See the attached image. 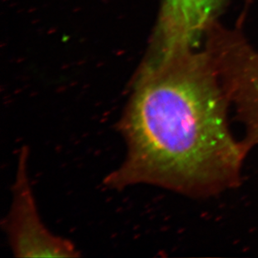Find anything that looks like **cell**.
<instances>
[{
    "label": "cell",
    "instance_id": "3",
    "mask_svg": "<svg viewBox=\"0 0 258 258\" xmlns=\"http://www.w3.org/2000/svg\"><path fill=\"white\" fill-rule=\"evenodd\" d=\"M29 154L28 146L19 152L12 202L3 223L10 248L16 257H78L75 244L54 235L39 216L29 180Z\"/></svg>",
    "mask_w": 258,
    "mask_h": 258
},
{
    "label": "cell",
    "instance_id": "1",
    "mask_svg": "<svg viewBox=\"0 0 258 258\" xmlns=\"http://www.w3.org/2000/svg\"><path fill=\"white\" fill-rule=\"evenodd\" d=\"M227 105L207 51L154 57L117 124L126 155L104 185H156L192 197L236 185L248 149L231 136Z\"/></svg>",
    "mask_w": 258,
    "mask_h": 258
},
{
    "label": "cell",
    "instance_id": "2",
    "mask_svg": "<svg viewBox=\"0 0 258 258\" xmlns=\"http://www.w3.org/2000/svg\"><path fill=\"white\" fill-rule=\"evenodd\" d=\"M207 51L222 90L246 129V148L258 145V53L233 32L209 29Z\"/></svg>",
    "mask_w": 258,
    "mask_h": 258
},
{
    "label": "cell",
    "instance_id": "4",
    "mask_svg": "<svg viewBox=\"0 0 258 258\" xmlns=\"http://www.w3.org/2000/svg\"><path fill=\"white\" fill-rule=\"evenodd\" d=\"M225 0H165L158 30L156 56L192 51L212 27Z\"/></svg>",
    "mask_w": 258,
    "mask_h": 258
}]
</instances>
